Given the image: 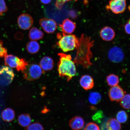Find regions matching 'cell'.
Segmentation results:
<instances>
[{
	"mask_svg": "<svg viewBox=\"0 0 130 130\" xmlns=\"http://www.w3.org/2000/svg\"><path fill=\"white\" fill-rule=\"evenodd\" d=\"M94 42L90 37L86 36L84 34L81 35L76 48L77 55L73 61L75 63L82 65L84 68L87 69L92 66L90 61L93 55L91 50L94 46Z\"/></svg>",
	"mask_w": 130,
	"mask_h": 130,
	"instance_id": "6da1fadb",
	"label": "cell"
},
{
	"mask_svg": "<svg viewBox=\"0 0 130 130\" xmlns=\"http://www.w3.org/2000/svg\"><path fill=\"white\" fill-rule=\"evenodd\" d=\"M59 61L58 64V71L60 77H66L68 81L72 79L76 74L75 63L71 60V55L59 53Z\"/></svg>",
	"mask_w": 130,
	"mask_h": 130,
	"instance_id": "7a4b0ae2",
	"label": "cell"
},
{
	"mask_svg": "<svg viewBox=\"0 0 130 130\" xmlns=\"http://www.w3.org/2000/svg\"><path fill=\"white\" fill-rule=\"evenodd\" d=\"M62 35L60 33L57 36L59 40L57 44L64 52L72 51L77 48L79 42V39L74 35H67L63 33Z\"/></svg>",
	"mask_w": 130,
	"mask_h": 130,
	"instance_id": "3957f363",
	"label": "cell"
},
{
	"mask_svg": "<svg viewBox=\"0 0 130 130\" xmlns=\"http://www.w3.org/2000/svg\"><path fill=\"white\" fill-rule=\"evenodd\" d=\"M43 72L44 71L39 65L32 63L28 64L25 69L22 72L24 79L28 81H32L38 79Z\"/></svg>",
	"mask_w": 130,
	"mask_h": 130,
	"instance_id": "277c9868",
	"label": "cell"
},
{
	"mask_svg": "<svg viewBox=\"0 0 130 130\" xmlns=\"http://www.w3.org/2000/svg\"><path fill=\"white\" fill-rule=\"evenodd\" d=\"M6 66L12 68H16L18 71H23L28 64L25 59H20L18 57L12 55H7L4 58Z\"/></svg>",
	"mask_w": 130,
	"mask_h": 130,
	"instance_id": "5b68a950",
	"label": "cell"
},
{
	"mask_svg": "<svg viewBox=\"0 0 130 130\" xmlns=\"http://www.w3.org/2000/svg\"><path fill=\"white\" fill-rule=\"evenodd\" d=\"M13 71L7 66H3L0 67V86L5 87L12 82L14 77Z\"/></svg>",
	"mask_w": 130,
	"mask_h": 130,
	"instance_id": "8992f818",
	"label": "cell"
},
{
	"mask_svg": "<svg viewBox=\"0 0 130 130\" xmlns=\"http://www.w3.org/2000/svg\"><path fill=\"white\" fill-rule=\"evenodd\" d=\"M126 7V0H110L106 8L113 13L119 14L124 12Z\"/></svg>",
	"mask_w": 130,
	"mask_h": 130,
	"instance_id": "52a82bcc",
	"label": "cell"
},
{
	"mask_svg": "<svg viewBox=\"0 0 130 130\" xmlns=\"http://www.w3.org/2000/svg\"><path fill=\"white\" fill-rule=\"evenodd\" d=\"M126 93V91L121 87L117 85L110 88L108 95L111 101L119 102Z\"/></svg>",
	"mask_w": 130,
	"mask_h": 130,
	"instance_id": "ba28073f",
	"label": "cell"
},
{
	"mask_svg": "<svg viewBox=\"0 0 130 130\" xmlns=\"http://www.w3.org/2000/svg\"><path fill=\"white\" fill-rule=\"evenodd\" d=\"M39 24L43 30L48 34H53L57 27L56 23L52 19L43 18L40 19Z\"/></svg>",
	"mask_w": 130,
	"mask_h": 130,
	"instance_id": "9c48e42d",
	"label": "cell"
},
{
	"mask_svg": "<svg viewBox=\"0 0 130 130\" xmlns=\"http://www.w3.org/2000/svg\"><path fill=\"white\" fill-rule=\"evenodd\" d=\"M124 53L123 50L118 47H113L108 52L109 59L114 63L121 62L124 59Z\"/></svg>",
	"mask_w": 130,
	"mask_h": 130,
	"instance_id": "30bf717a",
	"label": "cell"
},
{
	"mask_svg": "<svg viewBox=\"0 0 130 130\" xmlns=\"http://www.w3.org/2000/svg\"><path fill=\"white\" fill-rule=\"evenodd\" d=\"M18 24L20 28L23 30H27L32 26L34 23L32 17L27 14H22L19 16Z\"/></svg>",
	"mask_w": 130,
	"mask_h": 130,
	"instance_id": "8fae6325",
	"label": "cell"
},
{
	"mask_svg": "<svg viewBox=\"0 0 130 130\" xmlns=\"http://www.w3.org/2000/svg\"><path fill=\"white\" fill-rule=\"evenodd\" d=\"M59 27L64 34L71 35L74 31L76 28V24L69 19H64L62 23L59 24Z\"/></svg>",
	"mask_w": 130,
	"mask_h": 130,
	"instance_id": "7c38bea8",
	"label": "cell"
},
{
	"mask_svg": "<svg viewBox=\"0 0 130 130\" xmlns=\"http://www.w3.org/2000/svg\"><path fill=\"white\" fill-rule=\"evenodd\" d=\"M101 37L106 41H110L113 40L115 36L114 30L109 27L105 26L103 27L100 32Z\"/></svg>",
	"mask_w": 130,
	"mask_h": 130,
	"instance_id": "4fadbf2b",
	"label": "cell"
},
{
	"mask_svg": "<svg viewBox=\"0 0 130 130\" xmlns=\"http://www.w3.org/2000/svg\"><path fill=\"white\" fill-rule=\"evenodd\" d=\"M79 83L83 88L87 90L93 88L94 85L93 78L88 75L83 76L79 80Z\"/></svg>",
	"mask_w": 130,
	"mask_h": 130,
	"instance_id": "5bb4252c",
	"label": "cell"
},
{
	"mask_svg": "<svg viewBox=\"0 0 130 130\" xmlns=\"http://www.w3.org/2000/svg\"><path fill=\"white\" fill-rule=\"evenodd\" d=\"M85 122L81 117L76 116L71 118L69 122L70 127L73 130H79L83 128Z\"/></svg>",
	"mask_w": 130,
	"mask_h": 130,
	"instance_id": "9a60e30c",
	"label": "cell"
},
{
	"mask_svg": "<svg viewBox=\"0 0 130 130\" xmlns=\"http://www.w3.org/2000/svg\"><path fill=\"white\" fill-rule=\"evenodd\" d=\"M40 65L43 71H49L53 69L54 66V62L50 57L45 56L41 60Z\"/></svg>",
	"mask_w": 130,
	"mask_h": 130,
	"instance_id": "2e32d148",
	"label": "cell"
},
{
	"mask_svg": "<svg viewBox=\"0 0 130 130\" xmlns=\"http://www.w3.org/2000/svg\"><path fill=\"white\" fill-rule=\"evenodd\" d=\"M105 127L103 130H121V126L116 119L112 118L106 122Z\"/></svg>",
	"mask_w": 130,
	"mask_h": 130,
	"instance_id": "e0dca14e",
	"label": "cell"
},
{
	"mask_svg": "<svg viewBox=\"0 0 130 130\" xmlns=\"http://www.w3.org/2000/svg\"><path fill=\"white\" fill-rule=\"evenodd\" d=\"M44 34L41 30L36 27L31 29L29 34V37L32 40H37L43 38Z\"/></svg>",
	"mask_w": 130,
	"mask_h": 130,
	"instance_id": "ac0fdd59",
	"label": "cell"
},
{
	"mask_svg": "<svg viewBox=\"0 0 130 130\" xmlns=\"http://www.w3.org/2000/svg\"><path fill=\"white\" fill-rule=\"evenodd\" d=\"M15 114L14 110L10 108L5 109L1 114V117L4 121L9 122L13 121L15 118Z\"/></svg>",
	"mask_w": 130,
	"mask_h": 130,
	"instance_id": "d6986e66",
	"label": "cell"
},
{
	"mask_svg": "<svg viewBox=\"0 0 130 130\" xmlns=\"http://www.w3.org/2000/svg\"><path fill=\"white\" fill-rule=\"evenodd\" d=\"M18 121L21 126L23 127H27L31 123V118L28 114H22L19 116Z\"/></svg>",
	"mask_w": 130,
	"mask_h": 130,
	"instance_id": "ffe728a7",
	"label": "cell"
},
{
	"mask_svg": "<svg viewBox=\"0 0 130 130\" xmlns=\"http://www.w3.org/2000/svg\"><path fill=\"white\" fill-rule=\"evenodd\" d=\"M40 48V45L37 42L32 40L27 44L26 49L28 52L31 54H35L38 52Z\"/></svg>",
	"mask_w": 130,
	"mask_h": 130,
	"instance_id": "44dd1931",
	"label": "cell"
},
{
	"mask_svg": "<svg viewBox=\"0 0 130 130\" xmlns=\"http://www.w3.org/2000/svg\"><path fill=\"white\" fill-rule=\"evenodd\" d=\"M101 95L98 92H92L89 94V100L91 104L93 105H96L101 100Z\"/></svg>",
	"mask_w": 130,
	"mask_h": 130,
	"instance_id": "7402d4cb",
	"label": "cell"
},
{
	"mask_svg": "<svg viewBox=\"0 0 130 130\" xmlns=\"http://www.w3.org/2000/svg\"><path fill=\"white\" fill-rule=\"evenodd\" d=\"M106 81L108 85L110 87L118 85L119 83V79L118 76L111 74L107 76Z\"/></svg>",
	"mask_w": 130,
	"mask_h": 130,
	"instance_id": "603a6c76",
	"label": "cell"
},
{
	"mask_svg": "<svg viewBox=\"0 0 130 130\" xmlns=\"http://www.w3.org/2000/svg\"><path fill=\"white\" fill-rule=\"evenodd\" d=\"M120 104L125 109H130V94L125 95L120 101Z\"/></svg>",
	"mask_w": 130,
	"mask_h": 130,
	"instance_id": "cb8c5ba5",
	"label": "cell"
},
{
	"mask_svg": "<svg viewBox=\"0 0 130 130\" xmlns=\"http://www.w3.org/2000/svg\"><path fill=\"white\" fill-rule=\"evenodd\" d=\"M128 118L127 113L124 110H120L117 114L116 119L120 123H125L127 121Z\"/></svg>",
	"mask_w": 130,
	"mask_h": 130,
	"instance_id": "d4e9b609",
	"label": "cell"
},
{
	"mask_svg": "<svg viewBox=\"0 0 130 130\" xmlns=\"http://www.w3.org/2000/svg\"><path fill=\"white\" fill-rule=\"evenodd\" d=\"M25 130H44V128L40 123L36 122L29 125L26 128Z\"/></svg>",
	"mask_w": 130,
	"mask_h": 130,
	"instance_id": "484cf974",
	"label": "cell"
},
{
	"mask_svg": "<svg viewBox=\"0 0 130 130\" xmlns=\"http://www.w3.org/2000/svg\"><path fill=\"white\" fill-rule=\"evenodd\" d=\"M7 10L8 8L5 0H0V16H2Z\"/></svg>",
	"mask_w": 130,
	"mask_h": 130,
	"instance_id": "4316f807",
	"label": "cell"
},
{
	"mask_svg": "<svg viewBox=\"0 0 130 130\" xmlns=\"http://www.w3.org/2000/svg\"><path fill=\"white\" fill-rule=\"evenodd\" d=\"M84 130H100L97 125L93 122L89 123L87 125Z\"/></svg>",
	"mask_w": 130,
	"mask_h": 130,
	"instance_id": "83f0119b",
	"label": "cell"
},
{
	"mask_svg": "<svg viewBox=\"0 0 130 130\" xmlns=\"http://www.w3.org/2000/svg\"><path fill=\"white\" fill-rule=\"evenodd\" d=\"M3 43L2 40H0V57H5L7 54V49L3 46Z\"/></svg>",
	"mask_w": 130,
	"mask_h": 130,
	"instance_id": "f1b7e54d",
	"label": "cell"
},
{
	"mask_svg": "<svg viewBox=\"0 0 130 130\" xmlns=\"http://www.w3.org/2000/svg\"><path fill=\"white\" fill-rule=\"evenodd\" d=\"M73 1H77V0H56L55 6L58 9L60 10L65 3Z\"/></svg>",
	"mask_w": 130,
	"mask_h": 130,
	"instance_id": "f546056e",
	"label": "cell"
},
{
	"mask_svg": "<svg viewBox=\"0 0 130 130\" xmlns=\"http://www.w3.org/2000/svg\"><path fill=\"white\" fill-rule=\"evenodd\" d=\"M124 30L127 34L130 35V19L125 25Z\"/></svg>",
	"mask_w": 130,
	"mask_h": 130,
	"instance_id": "4dcf8cb0",
	"label": "cell"
},
{
	"mask_svg": "<svg viewBox=\"0 0 130 130\" xmlns=\"http://www.w3.org/2000/svg\"><path fill=\"white\" fill-rule=\"evenodd\" d=\"M41 3L44 4H47L51 2L52 0H40Z\"/></svg>",
	"mask_w": 130,
	"mask_h": 130,
	"instance_id": "1f68e13d",
	"label": "cell"
},
{
	"mask_svg": "<svg viewBox=\"0 0 130 130\" xmlns=\"http://www.w3.org/2000/svg\"><path fill=\"white\" fill-rule=\"evenodd\" d=\"M83 1L84 4L85 6H87L88 5L89 0H82Z\"/></svg>",
	"mask_w": 130,
	"mask_h": 130,
	"instance_id": "d6a6232c",
	"label": "cell"
}]
</instances>
